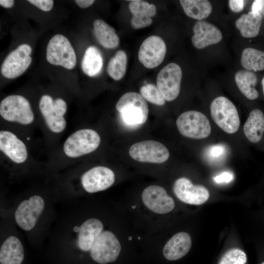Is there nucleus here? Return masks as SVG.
<instances>
[{
    "instance_id": "obj_1",
    "label": "nucleus",
    "mask_w": 264,
    "mask_h": 264,
    "mask_svg": "<svg viewBox=\"0 0 264 264\" xmlns=\"http://www.w3.org/2000/svg\"><path fill=\"white\" fill-rule=\"evenodd\" d=\"M100 143V136L96 131L81 128L75 130L66 138L61 152L65 159L75 160L95 151Z\"/></svg>"
},
{
    "instance_id": "obj_2",
    "label": "nucleus",
    "mask_w": 264,
    "mask_h": 264,
    "mask_svg": "<svg viewBox=\"0 0 264 264\" xmlns=\"http://www.w3.org/2000/svg\"><path fill=\"white\" fill-rule=\"evenodd\" d=\"M0 116L3 121L22 127L31 126L36 120L29 101L18 94L8 95L1 101Z\"/></svg>"
},
{
    "instance_id": "obj_3",
    "label": "nucleus",
    "mask_w": 264,
    "mask_h": 264,
    "mask_svg": "<svg viewBox=\"0 0 264 264\" xmlns=\"http://www.w3.org/2000/svg\"><path fill=\"white\" fill-rule=\"evenodd\" d=\"M39 109L43 123L47 132L53 135L62 133L67 127L66 118L67 110L66 102L61 98L53 99L49 95H43Z\"/></svg>"
},
{
    "instance_id": "obj_4",
    "label": "nucleus",
    "mask_w": 264,
    "mask_h": 264,
    "mask_svg": "<svg viewBox=\"0 0 264 264\" xmlns=\"http://www.w3.org/2000/svg\"><path fill=\"white\" fill-rule=\"evenodd\" d=\"M115 108L127 125L138 126L144 124L147 120L148 105L142 95L137 92L125 93L117 102Z\"/></svg>"
},
{
    "instance_id": "obj_5",
    "label": "nucleus",
    "mask_w": 264,
    "mask_h": 264,
    "mask_svg": "<svg viewBox=\"0 0 264 264\" xmlns=\"http://www.w3.org/2000/svg\"><path fill=\"white\" fill-rule=\"evenodd\" d=\"M210 113L215 123L223 131L234 133L239 129L240 120L234 104L224 96L214 99L210 105Z\"/></svg>"
},
{
    "instance_id": "obj_6",
    "label": "nucleus",
    "mask_w": 264,
    "mask_h": 264,
    "mask_svg": "<svg viewBox=\"0 0 264 264\" xmlns=\"http://www.w3.org/2000/svg\"><path fill=\"white\" fill-rule=\"evenodd\" d=\"M176 124L179 132L183 136L194 139L207 137L211 127L207 117L201 112L189 110L181 113Z\"/></svg>"
},
{
    "instance_id": "obj_7",
    "label": "nucleus",
    "mask_w": 264,
    "mask_h": 264,
    "mask_svg": "<svg viewBox=\"0 0 264 264\" xmlns=\"http://www.w3.org/2000/svg\"><path fill=\"white\" fill-rule=\"evenodd\" d=\"M46 60L50 64L71 69L76 64L75 51L64 35L56 34L49 40L46 47Z\"/></svg>"
},
{
    "instance_id": "obj_8",
    "label": "nucleus",
    "mask_w": 264,
    "mask_h": 264,
    "mask_svg": "<svg viewBox=\"0 0 264 264\" xmlns=\"http://www.w3.org/2000/svg\"><path fill=\"white\" fill-rule=\"evenodd\" d=\"M0 152L6 160L15 164H23L29 160V152L25 142L7 129L0 131Z\"/></svg>"
},
{
    "instance_id": "obj_9",
    "label": "nucleus",
    "mask_w": 264,
    "mask_h": 264,
    "mask_svg": "<svg viewBox=\"0 0 264 264\" xmlns=\"http://www.w3.org/2000/svg\"><path fill=\"white\" fill-rule=\"evenodd\" d=\"M191 246L190 235L185 232H179L168 240L161 250L150 256L158 263L161 260L174 262L185 257L190 251Z\"/></svg>"
},
{
    "instance_id": "obj_10",
    "label": "nucleus",
    "mask_w": 264,
    "mask_h": 264,
    "mask_svg": "<svg viewBox=\"0 0 264 264\" xmlns=\"http://www.w3.org/2000/svg\"><path fill=\"white\" fill-rule=\"evenodd\" d=\"M141 199L144 207L155 215L168 214L175 207L173 198L163 187L157 185H152L145 188L142 192Z\"/></svg>"
},
{
    "instance_id": "obj_11",
    "label": "nucleus",
    "mask_w": 264,
    "mask_h": 264,
    "mask_svg": "<svg viewBox=\"0 0 264 264\" xmlns=\"http://www.w3.org/2000/svg\"><path fill=\"white\" fill-rule=\"evenodd\" d=\"M133 159L142 162L162 163L168 160L170 153L161 143L153 140L133 144L129 151Z\"/></svg>"
},
{
    "instance_id": "obj_12",
    "label": "nucleus",
    "mask_w": 264,
    "mask_h": 264,
    "mask_svg": "<svg viewBox=\"0 0 264 264\" xmlns=\"http://www.w3.org/2000/svg\"><path fill=\"white\" fill-rule=\"evenodd\" d=\"M182 72L176 64L170 63L159 72L156 78L157 87L165 100L172 101L179 95Z\"/></svg>"
},
{
    "instance_id": "obj_13",
    "label": "nucleus",
    "mask_w": 264,
    "mask_h": 264,
    "mask_svg": "<svg viewBox=\"0 0 264 264\" xmlns=\"http://www.w3.org/2000/svg\"><path fill=\"white\" fill-rule=\"evenodd\" d=\"M31 46L27 44L20 45L5 58L1 66V73L5 77L13 79L22 75L32 62Z\"/></svg>"
},
{
    "instance_id": "obj_14",
    "label": "nucleus",
    "mask_w": 264,
    "mask_h": 264,
    "mask_svg": "<svg viewBox=\"0 0 264 264\" xmlns=\"http://www.w3.org/2000/svg\"><path fill=\"white\" fill-rule=\"evenodd\" d=\"M115 176L109 167L97 166L92 167L81 176L80 181L84 190L88 193H94L107 190L114 183Z\"/></svg>"
},
{
    "instance_id": "obj_15",
    "label": "nucleus",
    "mask_w": 264,
    "mask_h": 264,
    "mask_svg": "<svg viewBox=\"0 0 264 264\" xmlns=\"http://www.w3.org/2000/svg\"><path fill=\"white\" fill-rule=\"evenodd\" d=\"M44 207V199L34 195L23 200L18 206L15 219L18 225L23 230L29 231L35 225Z\"/></svg>"
},
{
    "instance_id": "obj_16",
    "label": "nucleus",
    "mask_w": 264,
    "mask_h": 264,
    "mask_svg": "<svg viewBox=\"0 0 264 264\" xmlns=\"http://www.w3.org/2000/svg\"><path fill=\"white\" fill-rule=\"evenodd\" d=\"M174 194L181 201L191 205H200L209 198L210 194L204 186L195 185L188 178H177L173 187Z\"/></svg>"
},
{
    "instance_id": "obj_17",
    "label": "nucleus",
    "mask_w": 264,
    "mask_h": 264,
    "mask_svg": "<svg viewBox=\"0 0 264 264\" xmlns=\"http://www.w3.org/2000/svg\"><path fill=\"white\" fill-rule=\"evenodd\" d=\"M166 53L164 40L158 36H151L142 43L138 51V59L147 68H153L163 61Z\"/></svg>"
},
{
    "instance_id": "obj_18",
    "label": "nucleus",
    "mask_w": 264,
    "mask_h": 264,
    "mask_svg": "<svg viewBox=\"0 0 264 264\" xmlns=\"http://www.w3.org/2000/svg\"><path fill=\"white\" fill-rule=\"evenodd\" d=\"M104 230L103 222L96 218L88 219L81 224L77 244L80 251L87 254L88 259L93 244Z\"/></svg>"
},
{
    "instance_id": "obj_19",
    "label": "nucleus",
    "mask_w": 264,
    "mask_h": 264,
    "mask_svg": "<svg viewBox=\"0 0 264 264\" xmlns=\"http://www.w3.org/2000/svg\"><path fill=\"white\" fill-rule=\"evenodd\" d=\"M192 42L198 49H202L220 42L222 38L221 31L214 24L204 21L197 22L193 27Z\"/></svg>"
},
{
    "instance_id": "obj_20",
    "label": "nucleus",
    "mask_w": 264,
    "mask_h": 264,
    "mask_svg": "<svg viewBox=\"0 0 264 264\" xmlns=\"http://www.w3.org/2000/svg\"><path fill=\"white\" fill-rule=\"evenodd\" d=\"M129 8L132 14L131 24L134 29H140L150 25L152 18L156 14V8L154 4L140 0H130Z\"/></svg>"
},
{
    "instance_id": "obj_21",
    "label": "nucleus",
    "mask_w": 264,
    "mask_h": 264,
    "mask_svg": "<svg viewBox=\"0 0 264 264\" xmlns=\"http://www.w3.org/2000/svg\"><path fill=\"white\" fill-rule=\"evenodd\" d=\"M24 251L20 240L15 236L8 237L0 248V264H22Z\"/></svg>"
},
{
    "instance_id": "obj_22",
    "label": "nucleus",
    "mask_w": 264,
    "mask_h": 264,
    "mask_svg": "<svg viewBox=\"0 0 264 264\" xmlns=\"http://www.w3.org/2000/svg\"><path fill=\"white\" fill-rule=\"evenodd\" d=\"M243 132L247 138L252 143H258L264 133V114L258 109L253 110L245 122Z\"/></svg>"
},
{
    "instance_id": "obj_23",
    "label": "nucleus",
    "mask_w": 264,
    "mask_h": 264,
    "mask_svg": "<svg viewBox=\"0 0 264 264\" xmlns=\"http://www.w3.org/2000/svg\"><path fill=\"white\" fill-rule=\"evenodd\" d=\"M262 21V16L260 13L251 11L241 15L236 20L235 25L242 37L253 38L258 35Z\"/></svg>"
},
{
    "instance_id": "obj_24",
    "label": "nucleus",
    "mask_w": 264,
    "mask_h": 264,
    "mask_svg": "<svg viewBox=\"0 0 264 264\" xmlns=\"http://www.w3.org/2000/svg\"><path fill=\"white\" fill-rule=\"evenodd\" d=\"M96 38L98 42L107 48H115L119 44V38L113 27L101 19L93 23Z\"/></svg>"
},
{
    "instance_id": "obj_25",
    "label": "nucleus",
    "mask_w": 264,
    "mask_h": 264,
    "mask_svg": "<svg viewBox=\"0 0 264 264\" xmlns=\"http://www.w3.org/2000/svg\"><path fill=\"white\" fill-rule=\"evenodd\" d=\"M235 80L239 89L247 98L253 100L258 97L259 93L255 88L258 82L255 73L246 69L240 70L235 74Z\"/></svg>"
},
{
    "instance_id": "obj_26",
    "label": "nucleus",
    "mask_w": 264,
    "mask_h": 264,
    "mask_svg": "<svg viewBox=\"0 0 264 264\" xmlns=\"http://www.w3.org/2000/svg\"><path fill=\"white\" fill-rule=\"evenodd\" d=\"M179 2L186 15L194 19L206 18L212 10L211 4L207 0H181Z\"/></svg>"
},
{
    "instance_id": "obj_27",
    "label": "nucleus",
    "mask_w": 264,
    "mask_h": 264,
    "mask_svg": "<svg viewBox=\"0 0 264 264\" xmlns=\"http://www.w3.org/2000/svg\"><path fill=\"white\" fill-rule=\"evenodd\" d=\"M103 65V58L99 49L94 46L87 48L82 62L83 72L89 76L98 73Z\"/></svg>"
},
{
    "instance_id": "obj_28",
    "label": "nucleus",
    "mask_w": 264,
    "mask_h": 264,
    "mask_svg": "<svg viewBox=\"0 0 264 264\" xmlns=\"http://www.w3.org/2000/svg\"><path fill=\"white\" fill-rule=\"evenodd\" d=\"M241 62L246 70H263L264 69V51L251 47L245 48L242 52Z\"/></svg>"
},
{
    "instance_id": "obj_29",
    "label": "nucleus",
    "mask_w": 264,
    "mask_h": 264,
    "mask_svg": "<svg viewBox=\"0 0 264 264\" xmlns=\"http://www.w3.org/2000/svg\"><path fill=\"white\" fill-rule=\"evenodd\" d=\"M127 65V56L122 50L117 51L108 65L107 72L112 79L118 81L125 75Z\"/></svg>"
},
{
    "instance_id": "obj_30",
    "label": "nucleus",
    "mask_w": 264,
    "mask_h": 264,
    "mask_svg": "<svg viewBox=\"0 0 264 264\" xmlns=\"http://www.w3.org/2000/svg\"><path fill=\"white\" fill-rule=\"evenodd\" d=\"M142 96L150 103L162 106L165 103V99L157 87L153 84H148L143 86L140 89Z\"/></svg>"
},
{
    "instance_id": "obj_31",
    "label": "nucleus",
    "mask_w": 264,
    "mask_h": 264,
    "mask_svg": "<svg viewBox=\"0 0 264 264\" xmlns=\"http://www.w3.org/2000/svg\"><path fill=\"white\" fill-rule=\"evenodd\" d=\"M246 254L242 250L232 248L223 254L218 264H246Z\"/></svg>"
},
{
    "instance_id": "obj_32",
    "label": "nucleus",
    "mask_w": 264,
    "mask_h": 264,
    "mask_svg": "<svg viewBox=\"0 0 264 264\" xmlns=\"http://www.w3.org/2000/svg\"><path fill=\"white\" fill-rule=\"evenodd\" d=\"M226 153V147L223 144H217L209 147L206 152L207 159L211 162L222 160Z\"/></svg>"
},
{
    "instance_id": "obj_33",
    "label": "nucleus",
    "mask_w": 264,
    "mask_h": 264,
    "mask_svg": "<svg viewBox=\"0 0 264 264\" xmlns=\"http://www.w3.org/2000/svg\"><path fill=\"white\" fill-rule=\"evenodd\" d=\"M27 1L45 12L50 11L54 4L52 0H28Z\"/></svg>"
},
{
    "instance_id": "obj_34",
    "label": "nucleus",
    "mask_w": 264,
    "mask_h": 264,
    "mask_svg": "<svg viewBox=\"0 0 264 264\" xmlns=\"http://www.w3.org/2000/svg\"><path fill=\"white\" fill-rule=\"evenodd\" d=\"M234 178L233 175L228 172H224L214 177V181L217 183H229Z\"/></svg>"
},
{
    "instance_id": "obj_35",
    "label": "nucleus",
    "mask_w": 264,
    "mask_h": 264,
    "mask_svg": "<svg viewBox=\"0 0 264 264\" xmlns=\"http://www.w3.org/2000/svg\"><path fill=\"white\" fill-rule=\"evenodd\" d=\"M229 7L231 10L235 12L241 11L244 7V0H229Z\"/></svg>"
},
{
    "instance_id": "obj_36",
    "label": "nucleus",
    "mask_w": 264,
    "mask_h": 264,
    "mask_svg": "<svg viewBox=\"0 0 264 264\" xmlns=\"http://www.w3.org/2000/svg\"><path fill=\"white\" fill-rule=\"evenodd\" d=\"M93 0H76L75 3L79 7L82 8H86L91 6L94 2Z\"/></svg>"
},
{
    "instance_id": "obj_37",
    "label": "nucleus",
    "mask_w": 264,
    "mask_h": 264,
    "mask_svg": "<svg viewBox=\"0 0 264 264\" xmlns=\"http://www.w3.org/2000/svg\"><path fill=\"white\" fill-rule=\"evenodd\" d=\"M264 0H254L251 6V11L260 13L262 11Z\"/></svg>"
},
{
    "instance_id": "obj_38",
    "label": "nucleus",
    "mask_w": 264,
    "mask_h": 264,
    "mask_svg": "<svg viewBox=\"0 0 264 264\" xmlns=\"http://www.w3.org/2000/svg\"><path fill=\"white\" fill-rule=\"evenodd\" d=\"M14 4V0H0V6L4 8H11Z\"/></svg>"
},
{
    "instance_id": "obj_39",
    "label": "nucleus",
    "mask_w": 264,
    "mask_h": 264,
    "mask_svg": "<svg viewBox=\"0 0 264 264\" xmlns=\"http://www.w3.org/2000/svg\"><path fill=\"white\" fill-rule=\"evenodd\" d=\"M262 84L263 87V93L264 94V77H263L262 81Z\"/></svg>"
},
{
    "instance_id": "obj_40",
    "label": "nucleus",
    "mask_w": 264,
    "mask_h": 264,
    "mask_svg": "<svg viewBox=\"0 0 264 264\" xmlns=\"http://www.w3.org/2000/svg\"><path fill=\"white\" fill-rule=\"evenodd\" d=\"M261 264H264V262L263 263H262Z\"/></svg>"
}]
</instances>
